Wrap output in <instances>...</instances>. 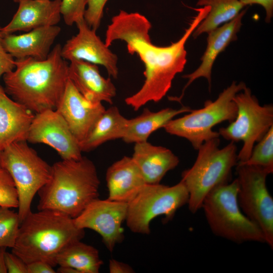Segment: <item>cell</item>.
I'll use <instances>...</instances> for the list:
<instances>
[{"label": "cell", "instance_id": "cell-1", "mask_svg": "<svg viewBox=\"0 0 273 273\" xmlns=\"http://www.w3.org/2000/svg\"><path fill=\"white\" fill-rule=\"evenodd\" d=\"M193 18L183 36L166 47L154 44L150 36L152 25L138 12L120 10L111 19L106 31L105 43L109 47L120 40L126 44L128 53L137 54L144 64V82L141 88L125 99L135 111L150 102H158L170 89L176 75L183 72L187 63L186 43L209 12L207 7L196 9Z\"/></svg>", "mask_w": 273, "mask_h": 273}, {"label": "cell", "instance_id": "cell-27", "mask_svg": "<svg viewBox=\"0 0 273 273\" xmlns=\"http://www.w3.org/2000/svg\"><path fill=\"white\" fill-rule=\"evenodd\" d=\"M254 147L248 159L243 163L261 167L269 174L273 172V126Z\"/></svg>", "mask_w": 273, "mask_h": 273}, {"label": "cell", "instance_id": "cell-32", "mask_svg": "<svg viewBox=\"0 0 273 273\" xmlns=\"http://www.w3.org/2000/svg\"><path fill=\"white\" fill-rule=\"evenodd\" d=\"M4 35L0 26V79L5 74L14 70L15 60L6 50L3 44Z\"/></svg>", "mask_w": 273, "mask_h": 273}, {"label": "cell", "instance_id": "cell-24", "mask_svg": "<svg viewBox=\"0 0 273 273\" xmlns=\"http://www.w3.org/2000/svg\"><path fill=\"white\" fill-rule=\"evenodd\" d=\"M128 119L116 106L106 109L80 144L82 152L90 151L108 141L124 137Z\"/></svg>", "mask_w": 273, "mask_h": 273}, {"label": "cell", "instance_id": "cell-6", "mask_svg": "<svg viewBox=\"0 0 273 273\" xmlns=\"http://www.w3.org/2000/svg\"><path fill=\"white\" fill-rule=\"evenodd\" d=\"M238 182L220 185L205 197L201 206L212 233L235 243H266L258 225L241 211L237 200Z\"/></svg>", "mask_w": 273, "mask_h": 273}, {"label": "cell", "instance_id": "cell-9", "mask_svg": "<svg viewBox=\"0 0 273 273\" xmlns=\"http://www.w3.org/2000/svg\"><path fill=\"white\" fill-rule=\"evenodd\" d=\"M188 200V190L181 180L172 186L146 184L128 203L126 225L133 233L149 235L153 219L164 215L165 221L170 220Z\"/></svg>", "mask_w": 273, "mask_h": 273}, {"label": "cell", "instance_id": "cell-3", "mask_svg": "<svg viewBox=\"0 0 273 273\" xmlns=\"http://www.w3.org/2000/svg\"><path fill=\"white\" fill-rule=\"evenodd\" d=\"M100 184L96 167L87 158L57 162L51 166L49 180L37 192V209L58 211L74 218L99 198Z\"/></svg>", "mask_w": 273, "mask_h": 273}, {"label": "cell", "instance_id": "cell-14", "mask_svg": "<svg viewBox=\"0 0 273 273\" xmlns=\"http://www.w3.org/2000/svg\"><path fill=\"white\" fill-rule=\"evenodd\" d=\"M78 33L61 47V56L69 62L81 60L103 66L109 76L118 75V57L112 52L84 20L76 24Z\"/></svg>", "mask_w": 273, "mask_h": 273}, {"label": "cell", "instance_id": "cell-2", "mask_svg": "<svg viewBox=\"0 0 273 273\" xmlns=\"http://www.w3.org/2000/svg\"><path fill=\"white\" fill-rule=\"evenodd\" d=\"M61 47L55 45L43 60H15L14 70L3 76L7 95L35 114L56 110L69 80V64Z\"/></svg>", "mask_w": 273, "mask_h": 273}, {"label": "cell", "instance_id": "cell-21", "mask_svg": "<svg viewBox=\"0 0 273 273\" xmlns=\"http://www.w3.org/2000/svg\"><path fill=\"white\" fill-rule=\"evenodd\" d=\"M34 115L9 98L0 85V151L19 141H27Z\"/></svg>", "mask_w": 273, "mask_h": 273}, {"label": "cell", "instance_id": "cell-22", "mask_svg": "<svg viewBox=\"0 0 273 273\" xmlns=\"http://www.w3.org/2000/svg\"><path fill=\"white\" fill-rule=\"evenodd\" d=\"M131 157L147 184H159L166 173L179 162L178 157L170 149L152 145L147 141L135 143Z\"/></svg>", "mask_w": 273, "mask_h": 273}, {"label": "cell", "instance_id": "cell-38", "mask_svg": "<svg viewBox=\"0 0 273 273\" xmlns=\"http://www.w3.org/2000/svg\"><path fill=\"white\" fill-rule=\"evenodd\" d=\"M58 272L60 273H79L75 269L69 266H59L57 269Z\"/></svg>", "mask_w": 273, "mask_h": 273}, {"label": "cell", "instance_id": "cell-13", "mask_svg": "<svg viewBox=\"0 0 273 273\" xmlns=\"http://www.w3.org/2000/svg\"><path fill=\"white\" fill-rule=\"evenodd\" d=\"M27 142L51 147L62 160H78L82 157L78 143L64 119L56 110H47L34 115Z\"/></svg>", "mask_w": 273, "mask_h": 273}, {"label": "cell", "instance_id": "cell-35", "mask_svg": "<svg viewBox=\"0 0 273 273\" xmlns=\"http://www.w3.org/2000/svg\"><path fill=\"white\" fill-rule=\"evenodd\" d=\"M28 273H55L56 271L50 264L35 261L27 264Z\"/></svg>", "mask_w": 273, "mask_h": 273}, {"label": "cell", "instance_id": "cell-18", "mask_svg": "<svg viewBox=\"0 0 273 273\" xmlns=\"http://www.w3.org/2000/svg\"><path fill=\"white\" fill-rule=\"evenodd\" d=\"M68 77L88 101L113 103L116 88L110 78L101 75L97 65L81 60H72L69 64Z\"/></svg>", "mask_w": 273, "mask_h": 273}, {"label": "cell", "instance_id": "cell-5", "mask_svg": "<svg viewBox=\"0 0 273 273\" xmlns=\"http://www.w3.org/2000/svg\"><path fill=\"white\" fill-rule=\"evenodd\" d=\"M219 138L204 142L198 149L193 165L184 170L181 180L188 193L190 212L195 213L201 208L205 197L216 187L228 183L233 168L236 166L237 148L231 142L219 148Z\"/></svg>", "mask_w": 273, "mask_h": 273}, {"label": "cell", "instance_id": "cell-17", "mask_svg": "<svg viewBox=\"0 0 273 273\" xmlns=\"http://www.w3.org/2000/svg\"><path fill=\"white\" fill-rule=\"evenodd\" d=\"M61 0H20L11 20L2 27L3 35L57 25L61 20Z\"/></svg>", "mask_w": 273, "mask_h": 273}, {"label": "cell", "instance_id": "cell-23", "mask_svg": "<svg viewBox=\"0 0 273 273\" xmlns=\"http://www.w3.org/2000/svg\"><path fill=\"white\" fill-rule=\"evenodd\" d=\"M191 110L190 107L186 106L178 109L166 108L157 112H152L145 108L140 115L128 119L126 132L122 140L127 143L147 141L152 133L163 128L175 116L189 113Z\"/></svg>", "mask_w": 273, "mask_h": 273}, {"label": "cell", "instance_id": "cell-10", "mask_svg": "<svg viewBox=\"0 0 273 273\" xmlns=\"http://www.w3.org/2000/svg\"><path fill=\"white\" fill-rule=\"evenodd\" d=\"M242 91L233 99L237 107L235 119L218 131L225 140L234 143L243 142L237 155V163H243L248 159L255 143L258 142L273 126L272 105H260L246 86Z\"/></svg>", "mask_w": 273, "mask_h": 273}, {"label": "cell", "instance_id": "cell-15", "mask_svg": "<svg viewBox=\"0 0 273 273\" xmlns=\"http://www.w3.org/2000/svg\"><path fill=\"white\" fill-rule=\"evenodd\" d=\"M105 110L102 103H93L85 99L69 79L56 109L79 145Z\"/></svg>", "mask_w": 273, "mask_h": 273}, {"label": "cell", "instance_id": "cell-34", "mask_svg": "<svg viewBox=\"0 0 273 273\" xmlns=\"http://www.w3.org/2000/svg\"><path fill=\"white\" fill-rule=\"evenodd\" d=\"M240 2L244 7L253 4H258L261 6L265 11L266 22H270L273 15V0H240Z\"/></svg>", "mask_w": 273, "mask_h": 273}, {"label": "cell", "instance_id": "cell-31", "mask_svg": "<svg viewBox=\"0 0 273 273\" xmlns=\"http://www.w3.org/2000/svg\"><path fill=\"white\" fill-rule=\"evenodd\" d=\"M108 0H87L84 19L87 25L97 31L100 26L104 10Z\"/></svg>", "mask_w": 273, "mask_h": 273}, {"label": "cell", "instance_id": "cell-28", "mask_svg": "<svg viewBox=\"0 0 273 273\" xmlns=\"http://www.w3.org/2000/svg\"><path fill=\"white\" fill-rule=\"evenodd\" d=\"M20 225L17 212L0 206V247L12 248Z\"/></svg>", "mask_w": 273, "mask_h": 273}, {"label": "cell", "instance_id": "cell-39", "mask_svg": "<svg viewBox=\"0 0 273 273\" xmlns=\"http://www.w3.org/2000/svg\"><path fill=\"white\" fill-rule=\"evenodd\" d=\"M20 0H13V1L15 2V3H18L19 2H20ZM40 1H49V0H40Z\"/></svg>", "mask_w": 273, "mask_h": 273}, {"label": "cell", "instance_id": "cell-8", "mask_svg": "<svg viewBox=\"0 0 273 273\" xmlns=\"http://www.w3.org/2000/svg\"><path fill=\"white\" fill-rule=\"evenodd\" d=\"M51 166L27 141L14 143L0 151V167L10 173L18 191L20 223L31 211L34 196L49 180Z\"/></svg>", "mask_w": 273, "mask_h": 273}, {"label": "cell", "instance_id": "cell-26", "mask_svg": "<svg viewBox=\"0 0 273 273\" xmlns=\"http://www.w3.org/2000/svg\"><path fill=\"white\" fill-rule=\"evenodd\" d=\"M197 5L207 6L209 12L192 33L194 38L201 34L209 33L234 19L243 10L244 6L240 0H198Z\"/></svg>", "mask_w": 273, "mask_h": 273}, {"label": "cell", "instance_id": "cell-19", "mask_svg": "<svg viewBox=\"0 0 273 273\" xmlns=\"http://www.w3.org/2000/svg\"><path fill=\"white\" fill-rule=\"evenodd\" d=\"M61 31L56 25L37 28L19 35L6 34L3 44L15 60L28 58L43 60L48 57Z\"/></svg>", "mask_w": 273, "mask_h": 273}, {"label": "cell", "instance_id": "cell-7", "mask_svg": "<svg viewBox=\"0 0 273 273\" xmlns=\"http://www.w3.org/2000/svg\"><path fill=\"white\" fill-rule=\"evenodd\" d=\"M246 86L243 82L237 84L234 81L214 101H206L204 107L172 119L163 128L169 134L187 139L198 150L204 142L219 137L218 132L212 130L215 125L225 121L231 122L235 119L237 107L233 99Z\"/></svg>", "mask_w": 273, "mask_h": 273}, {"label": "cell", "instance_id": "cell-33", "mask_svg": "<svg viewBox=\"0 0 273 273\" xmlns=\"http://www.w3.org/2000/svg\"><path fill=\"white\" fill-rule=\"evenodd\" d=\"M5 263L9 273H28L27 264L12 252H5Z\"/></svg>", "mask_w": 273, "mask_h": 273}, {"label": "cell", "instance_id": "cell-37", "mask_svg": "<svg viewBox=\"0 0 273 273\" xmlns=\"http://www.w3.org/2000/svg\"><path fill=\"white\" fill-rule=\"evenodd\" d=\"M6 249V247H0V273L8 272L5 263V254Z\"/></svg>", "mask_w": 273, "mask_h": 273}, {"label": "cell", "instance_id": "cell-12", "mask_svg": "<svg viewBox=\"0 0 273 273\" xmlns=\"http://www.w3.org/2000/svg\"><path fill=\"white\" fill-rule=\"evenodd\" d=\"M127 207L126 203L98 198L73 219L78 228L97 232L107 249L112 252L124 240L122 224L126 219Z\"/></svg>", "mask_w": 273, "mask_h": 273}, {"label": "cell", "instance_id": "cell-30", "mask_svg": "<svg viewBox=\"0 0 273 273\" xmlns=\"http://www.w3.org/2000/svg\"><path fill=\"white\" fill-rule=\"evenodd\" d=\"M87 0H61L60 13L65 23L72 26L83 20Z\"/></svg>", "mask_w": 273, "mask_h": 273}, {"label": "cell", "instance_id": "cell-29", "mask_svg": "<svg viewBox=\"0 0 273 273\" xmlns=\"http://www.w3.org/2000/svg\"><path fill=\"white\" fill-rule=\"evenodd\" d=\"M19 197L15 184L10 173L0 167V206L18 208Z\"/></svg>", "mask_w": 273, "mask_h": 273}, {"label": "cell", "instance_id": "cell-25", "mask_svg": "<svg viewBox=\"0 0 273 273\" xmlns=\"http://www.w3.org/2000/svg\"><path fill=\"white\" fill-rule=\"evenodd\" d=\"M56 263L59 266L73 268L79 273H98L103 263L99 251L81 240L66 246L58 255Z\"/></svg>", "mask_w": 273, "mask_h": 273}, {"label": "cell", "instance_id": "cell-20", "mask_svg": "<svg viewBox=\"0 0 273 273\" xmlns=\"http://www.w3.org/2000/svg\"><path fill=\"white\" fill-rule=\"evenodd\" d=\"M108 199L128 203L147 184L139 167L132 157L124 156L107 170Z\"/></svg>", "mask_w": 273, "mask_h": 273}, {"label": "cell", "instance_id": "cell-11", "mask_svg": "<svg viewBox=\"0 0 273 273\" xmlns=\"http://www.w3.org/2000/svg\"><path fill=\"white\" fill-rule=\"evenodd\" d=\"M237 200L243 213L262 231L273 248V199L266 186L269 172L256 166L237 164Z\"/></svg>", "mask_w": 273, "mask_h": 273}, {"label": "cell", "instance_id": "cell-4", "mask_svg": "<svg viewBox=\"0 0 273 273\" xmlns=\"http://www.w3.org/2000/svg\"><path fill=\"white\" fill-rule=\"evenodd\" d=\"M84 236V230L65 214L51 210L31 211L20 223L12 252L26 264L42 261L55 267L61 251Z\"/></svg>", "mask_w": 273, "mask_h": 273}, {"label": "cell", "instance_id": "cell-16", "mask_svg": "<svg viewBox=\"0 0 273 273\" xmlns=\"http://www.w3.org/2000/svg\"><path fill=\"white\" fill-rule=\"evenodd\" d=\"M247 10V8L242 10L234 19L208 33L207 47L201 59L202 62L200 65L192 73L183 76L188 79V81L183 89L181 95L179 97H171L169 98L170 100L180 102L186 88L200 77L207 79L210 87L211 71L214 61L231 42L237 39V34L242 25V20Z\"/></svg>", "mask_w": 273, "mask_h": 273}, {"label": "cell", "instance_id": "cell-36", "mask_svg": "<svg viewBox=\"0 0 273 273\" xmlns=\"http://www.w3.org/2000/svg\"><path fill=\"white\" fill-rule=\"evenodd\" d=\"M109 269L110 273L134 272L132 267L126 264L114 259L109 260Z\"/></svg>", "mask_w": 273, "mask_h": 273}]
</instances>
